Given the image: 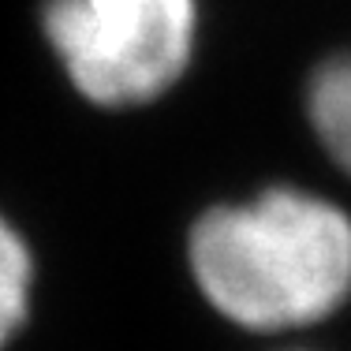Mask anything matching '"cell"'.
I'll return each instance as SVG.
<instances>
[{"label":"cell","instance_id":"obj_1","mask_svg":"<svg viewBox=\"0 0 351 351\" xmlns=\"http://www.w3.org/2000/svg\"><path fill=\"white\" fill-rule=\"evenodd\" d=\"M187 265L217 314L254 332L322 322L351 295V217L295 187L202 213Z\"/></svg>","mask_w":351,"mask_h":351},{"label":"cell","instance_id":"obj_4","mask_svg":"<svg viewBox=\"0 0 351 351\" xmlns=\"http://www.w3.org/2000/svg\"><path fill=\"white\" fill-rule=\"evenodd\" d=\"M30 284H34V258L19 232L0 213V351L12 344L30 311Z\"/></svg>","mask_w":351,"mask_h":351},{"label":"cell","instance_id":"obj_2","mask_svg":"<svg viewBox=\"0 0 351 351\" xmlns=\"http://www.w3.org/2000/svg\"><path fill=\"white\" fill-rule=\"evenodd\" d=\"M53 53L71 86L101 108L161 97L180 82L195 53V0H45Z\"/></svg>","mask_w":351,"mask_h":351},{"label":"cell","instance_id":"obj_3","mask_svg":"<svg viewBox=\"0 0 351 351\" xmlns=\"http://www.w3.org/2000/svg\"><path fill=\"white\" fill-rule=\"evenodd\" d=\"M306 116L329 157L351 172V53L332 56L314 71L306 90Z\"/></svg>","mask_w":351,"mask_h":351}]
</instances>
